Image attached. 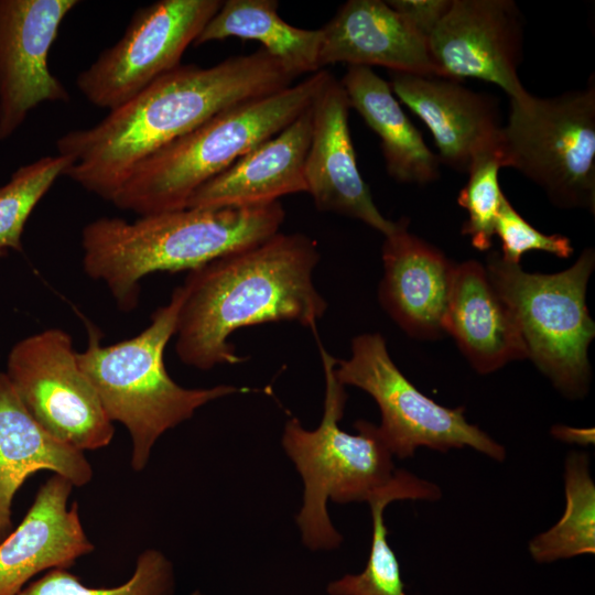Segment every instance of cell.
I'll return each mask as SVG.
<instances>
[{"instance_id":"obj_1","label":"cell","mask_w":595,"mask_h":595,"mask_svg":"<svg viewBox=\"0 0 595 595\" xmlns=\"http://www.w3.org/2000/svg\"><path fill=\"white\" fill-rule=\"evenodd\" d=\"M296 77L263 48L209 67L178 65L98 123L60 137L57 152L73 161L65 175L112 202L144 159L215 115L279 91Z\"/></svg>"},{"instance_id":"obj_2","label":"cell","mask_w":595,"mask_h":595,"mask_svg":"<svg viewBox=\"0 0 595 595\" xmlns=\"http://www.w3.org/2000/svg\"><path fill=\"white\" fill-rule=\"evenodd\" d=\"M320 257L313 238L279 231L188 271L174 335L180 360L201 370L245 361L229 337L247 326L289 321L314 329L327 309L313 282Z\"/></svg>"},{"instance_id":"obj_3","label":"cell","mask_w":595,"mask_h":595,"mask_svg":"<svg viewBox=\"0 0 595 595\" xmlns=\"http://www.w3.org/2000/svg\"><path fill=\"white\" fill-rule=\"evenodd\" d=\"M280 201L251 206L185 207L134 221L100 217L82 231L83 268L102 281L119 309L138 306L140 281L153 272L193 270L256 246L277 232Z\"/></svg>"},{"instance_id":"obj_4","label":"cell","mask_w":595,"mask_h":595,"mask_svg":"<svg viewBox=\"0 0 595 595\" xmlns=\"http://www.w3.org/2000/svg\"><path fill=\"white\" fill-rule=\"evenodd\" d=\"M183 288L173 290L170 302L158 307L150 324L137 336L109 346L100 344L101 334L88 325V345L77 353L79 367L95 388L112 422H120L132 442L131 467L143 470L156 441L166 431L191 419L203 405L235 393H248L249 387L217 385L185 388L167 374L164 351L175 335Z\"/></svg>"},{"instance_id":"obj_5","label":"cell","mask_w":595,"mask_h":595,"mask_svg":"<svg viewBox=\"0 0 595 595\" xmlns=\"http://www.w3.org/2000/svg\"><path fill=\"white\" fill-rule=\"evenodd\" d=\"M329 75L320 69L215 115L140 162L112 203L140 216L185 208L199 186L305 111Z\"/></svg>"},{"instance_id":"obj_6","label":"cell","mask_w":595,"mask_h":595,"mask_svg":"<svg viewBox=\"0 0 595 595\" xmlns=\"http://www.w3.org/2000/svg\"><path fill=\"white\" fill-rule=\"evenodd\" d=\"M325 377L323 415L317 428L305 429L291 418L281 445L303 482L302 506L295 517L303 545L311 551H332L343 536L333 524L327 502H367L396 474L393 455L377 425L358 420L357 434L339 426L347 400L345 386L335 376L336 358L318 342Z\"/></svg>"},{"instance_id":"obj_7","label":"cell","mask_w":595,"mask_h":595,"mask_svg":"<svg viewBox=\"0 0 595 595\" xmlns=\"http://www.w3.org/2000/svg\"><path fill=\"white\" fill-rule=\"evenodd\" d=\"M595 252L585 249L573 266L553 274L529 273L488 255L486 271L509 307L528 358L565 397H584L589 387L588 346L595 324L586 306V289Z\"/></svg>"},{"instance_id":"obj_8","label":"cell","mask_w":595,"mask_h":595,"mask_svg":"<svg viewBox=\"0 0 595 595\" xmlns=\"http://www.w3.org/2000/svg\"><path fill=\"white\" fill-rule=\"evenodd\" d=\"M499 155L561 208H595V85L540 98L510 99Z\"/></svg>"},{"instance_id":"obj_9","label":"cell","mask_w":595,"mask_h":595,"mask_svg":"<svg viewBox=\"0 0 595 595\" xmlns=\"http://www.w3.org/2000/svg\"><path fill=\"white\" fill-rule=\"evenodd\" d=\"M335 376L376 401L381 414L378 432L399 459L412 457L422 446L439 452L470 447L497 462L506 457L501 444L467 422L463 407H443L418 390L393 363L379 333L354 337L350 356L336 358Z\"/></svg>"},{"instance_id":"obj_10","label":"cell","mask_w":595,"mask_h":595,"mask_svg":"<svg viewBox=\"0 0 595 595\" xmlns=\"http://www.w3.org/2000/svg\"><path fill=\"white\" fill-rule=\"evenodd\" d=\"M6 375L31 415L58 441L82 452L111 442L113 422L79 367L67 332L48 328L19 340Z\"/></svg>"},{"instance_id":"obj_11","label":"cell","mask_w":595,"mask_h":595,"mask_svg":"<svg viewBox=\"0 0 595 595\" xmlns=\"http://www.w3.org/2000/svg\"><path fill=\"white\" fill-rule=\"evenodd\" d=\"M219 0H160L139 8L123 35L104 50L76 78L82 95L109 110L181 65Z\"/></svg>"},{"instance_id":"obj_12","label":"cell","mask_w":595,"mask_h":595,"mask_svg":"<svg viewBox=\"0 0 595 595\" xmlns=\"http://www.w3.org/2000/svg\"><path fill=\"white\" fill-rule=\"evenodd\" d=\"M428 48L439 77L486 80L510 99L528 94L518 76L521 14L511 0H452Z\"/></svg>"},{"instance_id":"obj_13","label":"cell","mask_w":595,"mask_h":595,"mask_svg":"<svg viewBox=\"0 0 595 595\" xmlns=\"http://www.w3.org/2000/svg\"><path fill=\"white\" fill-rule=\"evenodd\" d=\"M77 0H0V141L43 102H68L48 55Z\"/></svg>"},{"instance_id":"obj_14","label":"cell","mask_w":595,"mask_h":595,"mask_svg":"<svg viewBox=\"0 0 595 595\" xmlns=\"http://www.w3.org/2000/svg\"><path fill=\"white\" fill-rule=\"evenodd\" d=\"M346 93L332 74L312 101V134L305 160L306 193L318 210L361 220L385 236L397 227L374 203L348 126Z\"/></svg>"},{"instance_id":"obj_15","label":"cell","mask_w":595,"mask_h":595,"mask_svg":"<svg viewBox=\"0 0 595 595\" xmlns=\"http://www.w3.org/2000/svg\"><path fill=\"white\" fill-rule=\"evenodd\" d=\"M399 100L428 127L440 162L467 172L480 154L499 151L502 126L496 101L457 80L389 72Z\"/></svg>"},{"instance_id":"obj_16","label":"cell","mask_w":595,"mask_h":595,"mask_svg":"<svg viewBox=\"0 0 595 595\" xmlns=\"http://www.w3.org/2000/svg\"><path fill=\"white\" fill-rule=\"evenodd\" d=\"M73 487L60 475L50 477L21 523L0 542V595H19L36 574L67 569L94 551L78 505L67 507Z\"/></svg>"},{"instance_id":"obj_17","label":"cell","mask_w":595,"mask_h":595,"mask_svg":"<svg viewBox=\"0 0 595 595\" xmlns=\"http://www.w3.org/2000/svg\"><path fill=\"white\" fill-rule=\"evenodd\" d=\"M382 245L383 275L378 295L382 307L409 335L434 338L444 333L456 263L397 221Z\"/></svg>"},{"instance_id":"obj_18","label":"cell","mask_w":595,"mask_h":595,"mask_svg":"<svg viewBox=\"0 0 595 595\" xmlns=\"http://www.w3.org/2000/svg\"><path fill=\"white\" fill-rule=\"evenodd\" d=\"M321 31V69L329 64L347 63L348 66H381L389 72L437 76L428 41L387 1L349 0Z\"/></svg>"},{"instance_id":"obj_19","label":"cell","mask_w":595,"mask_h":595,"mask_svg":"<svg viewBox=\"0 0 595 595\" xmlns=\"http://www.w3.org/2000/svg\"><path fill=\"white\" fill-rule=\"evenodd\" d=\"M311 134L310 106L282 131L199 186L186 207L251 206L306 192L304 167Z\"/></svg>"},{"instance_id":"obj_20","label":"cell","mask_w":595,"mask_h":595,"mask_svg":"<svg viewBox=\"0 0 595 595\" xmlns=\"http://www.w3.org/2000/svg\"><path fill=\"white\" fill-rule=\"evenodd\" d=\"M39 470H51L75 487L87 485L94 475L84 452L44 430L0 372V542L12 527L15 494Z\"/></svg>"},{"instance_id":"obj_21","label":"cell","mask_w":595,"mask_h":595,"mask_svg":"<svg viewBox=\"0 0 595 595\" xmlns=\"http://www.w3.org/2000/svg\"><path fill=\"white\" fill-rule=\"evenodd\" d=\"M443 329L480 374L528 358L509 307L478 261L456 263Z\"/></svg>"},{"instance_id":"obj_22","label":"cell","mask_w":595,"mask_h":595,"mask_svg":"<svg viewBox=\"0 0 595 595\" xmlns=\"http://www.w3.org/2000/svg\"><path fill=\"white\" fill-rule=\"evenodd\" d=\"M340 84L354 108L379 137L388 174L401 183H430L440 160L409 120L388 82L370 67L348 66Z\"/></svg>"},{"instance_id":"obj_23","label":"cell","mask_w":595,"mask_h":595,"mask_svg":"<svg viewBox=\"0 0 595 595\" xmlns=\"http://www.w3.org/2000/svg\"><path fill=\"white\" fill-rule=\"evenodd\" d=\"M275 0H228L207 22L195 46L227 37L257 41L298 77L318 72L322 31L295 28L278 13Z\"/></svg>"},{"instance_id":"obj_24","label":"cell","mask_w":595,"mask_h":595,"mask_svg":"<svg viewBox=\"0 0 595 595\" xmlns=\"http://www.w3.org/2000/svg\"><path fill=\"white\" fill-rule=\"evenodd\" d=\"M441 489L404 469H397L392 480L367 504L370 507L372 534L365 569L345 574L326 586L328 595H407L396 553L388 542L385 523L387 506L397 500H437Z\"/></svg>"},{"instance_id":"obj_25","label":"cell","mask_w":595,"mask_h":595,"mask_svg":"<svg viewBox=\"0 0 595 595\" xmlns=\"http://www.w3.org/2000/svg\"><path fill=\"white\" fill-rule=\"evenodd\" d=\"M565 509L550 529L529 541L538 563L595 553V484L586 453L571 452L564 466Z\"/></svg>"},{"instance_id":"obj_26","label":"cell","mask_w":595,"mask_h":595,"mask_svg":"<svg viewBox=\"0 0 595 595\" xmlns=\"http://www.w3.org/2000/svg\"><path fill=\"white\" fill-rule=\"evenodd\" d=\"M72 164L71 158L57 153L22 165L12 173L0 187V248L22 250L21 239L29 216Z\"/></svg>"},{"instance_id":"obj_27","label":"cell","mask_w":595,"mask_h":595,"mask_svg":"<svg viewBox=\"0 0 595 595\" xmlns=\"http://www.w3.org/2000/svg\"><path fill=\"white\" fill-rule=\"evenodd\" d=\"M175 588L172 561L151 548L138 555L132 575L121 585L88 587L66 569H54L26 585L19 595H174Z\"/></svg>"},{"instance_id":"obj_28","label":"cell","mask_w":595,"mask_h":595,"mask_svg":"<svg viewBox=\"0 0 595 595\" xmlns=\"http://www.w3.org/2000/svg\"><path fill=\"white\" fill-rule=\"evenodd\" d=\"M501 167L499 151L480 154L470 164L468 181L457 196L458 205L467 212L462 234L468 236L473 247L480 251L491 247L497 216L505 197L498 181Z\"/></svg>"},{"instance_id":"obj_29","label":"cell","mask_w":595,"mask_h":595,"mask_svg":"<svg viewBox=\"0 0 595 595\" xmlns=\"http://www.w3.org/2000/svg\"><path fill=\"white\" fill-rule=\"evenodd\" d=\"M495 235L501 241V258L509 263L520 264L524 253L533 250L569 258L573 247L567 237L559 234L545 235L529 224L505 196L495 225Z\"/></svg>"},{"instance_id":"obj_30","label":"cell","mask_w":595,"mask_h":595,"mask_svg":"<svg viewBox=\"0 0 595 595\" xmlns=\"http://www.w3.org/2000/svg\"><path fill=\"white\" fill-rule=\"evenodd\" d=\"M387 3L413 31L428 41L448 11L452 0H390Z\"/></svg>"},{"instance_id":"obj_31","label":"cell","mask_w":595,"mask_h":595,"mask_svg":"<svg viewBox=\"0 0 595 595\" xmlns=\"http://www.w3.org/2000/svg\"><path fill=\"white\" fill-rule=\"evenodd\" d=\"M551 433L555 439L566 443H574L580 445L594 444L593 429H577L566 425H555L552 428Z\"/></svg>"},{"instance_id":"obj_32","label":"cell","mask_w":595,"mask_h":595,"mask_svg":"<svg viewBox=\"0 0 595 595\" xmlns=\"http://www.w3.org/2000/svg\"><path fill=\"white\" fill-rule=\"evenodd\" d=\"M8 250L0 248V259L6 256Z\"/></svg>"},{"instance_id":"obj_33","label":"cell","mask_w":595,"mask_h":595,"mask_svg":"<svg viewBox=\"0 0 595 595\" xmlns=\"http://www.w3.org/2000/svg\"><path fill=\"white\" fill-rule=\"evenodd\" d=\"M188 595H206V594L202 593L201 591H194Z\"/></svg>"}]
</instances>
